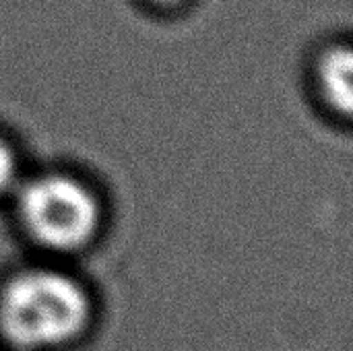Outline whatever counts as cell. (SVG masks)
Returning <instances> with one entry per match:
<instances>
[{
	"label": "cell",
	"instance_id": "obj_1",
	"mask_svg": "<svg viewBox=\"0 0 353 351\" xmlns=\"http://www.w3.org/2000/svg\"><path fill=\"white\" fill-rule=\"evenodd\" d=\"M85 288L56 269H27L0 292V333L17 350H52L77 339L89 325Z\"/></svg>",
	"mask_w": 353,
	"mask_h": 351
},
{
	"label": "cell",
	"instance_id": "obj_2",
	"mask_svg": "<svg viewBox=\"0 0 353 351\" xmlns=\"http://www.w3.org/2000/svg\"><path fill=\"white\" fill-rule=\"evenodd\" d=\"M14 194L23 228L50 250H77L89 244L101 225V205L95 192L74 176L39 174L21 180Z\"/></svg>",
	"mask_w": 353,
	"mask_h": 351
},
{
	"label": "cell",
	"instance_id": "obj_3",
	"mask_svg": "<svg viewBox=\"0 0 353 351\" xmlns=\"http://www.w3.org/2000/svg\"><path fill=\"white\" fill-rule=\"evenodd\" d=\"M352 52L347 46L331 48L319 62V87L327 103L339 114H350L353 103Z\"/></svg>",
	"mask_w": 353,
	"mask_h": 351
},
{
	"label": "cell",
	"instance_id": "obj_4",
	"mask_svg": "<svg viewBox=\"0 0 353 351\" xmlns=\"http://www.w3.org/2000/svg\"><path fill=\"white\" fill-rule=\"evenodd\" d=\"M21 180L23 178H21L19 157L14 149L4 139H0V197L14 192Z\"/></svg>",
	"mask_w": 353,
	"mask_h": 351
},
{
	"label": "cell",
	"instance_id": "obj_5",
	"mask_svg": "<svg viewBox=\"0 0 353 351\" xmlns=\"http://www.w3.org/2000/svg\"><path fill=\"white\" fill-rule=\"evenodd\" d=\"M153 2H157V4H176L180 0H153Z\"/></svg>",
	"mask_w": 353,
	"mask_h": 351
}]
</instances>
